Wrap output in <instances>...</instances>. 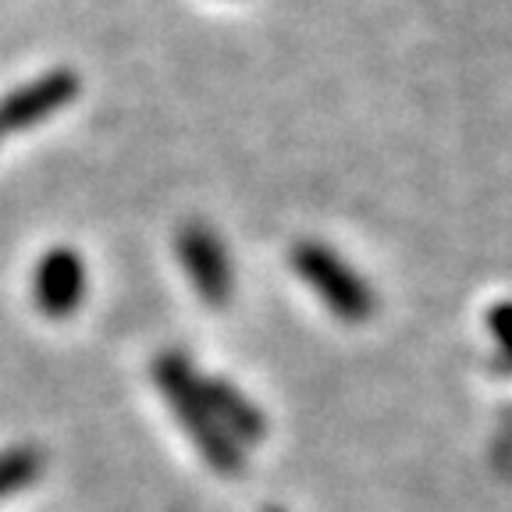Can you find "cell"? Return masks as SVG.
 <instances>
[{
  "label": "cell",
  "mask_w": 512,
  "mask_h": 512,
  "mask_svg": "<svg viewBox=\"0 0 512 512\" xmlns=\"http://www.w3.org/2000/svg\"><path fill=\"white\" fill-rule=\"evenodd\" d=\"M153 381H157L164 402L175 409L182 431L192 438V445L200 448V456L207 459L210 470L224 473V477L242 473V466H246L242 448L214 420L207 399H203L200 374H196V367L185 360L182 352H160L157 363H153Z\"/></svg>",
  "instance_id": "6da1fadb"
},
{
  "label": "cell",
  "mask_w": 512,
  "mask_h": 512,
  "mask_svg": "<svg viewBox=\"0 0 512 512\" xmlns=\"http://www.w3.org/2000/svg\"><path fill=\"white\" fill-rule=\"evenodd\" d=\"M292 267L342 324H363L377 313L374 288L324 242H296Z\"/></svg>",
  "instance_id": "7a4b0ae2"
},
{
  "label": "cell",
  "mask_w": 512,
  "mask_h": 512,
  "mask_svg": "<svg viewBox=\"0 0 512 512\" xmlns=\"http://www.w3.org/2000/svg\"><path fill=\"white\" fill-rule=\"evenodd\" d=\"M175 246H178V260H182L185 274H189L192 288H196V296L207 306H214V310L232 303V296H235L232 256H228L224 242L210 232L207 224H200V221L182 224Z\"/></svg>",
  "instance_id": "3957f363"
},
{
  "label": "cell",
  "mask_w": 512,
  "mask_h": 512,
  "mask_svg": "<svg viewBox=\"0 0 512 512\" xmlns=\"http://www.w3.org/2000/svg\"><path fill=\"white\" fill-rule=\"evenodd\" d=\"M82 89V79L72 68H54L36 79L22 82L0 100V132H25V128L43 125L57 111L72 104Z\"/></svg>",
  "instance_id": "277c9868"
},
{
  "label": "cell",
  "mask_w": 512,
  "mask_h": 512,
  "mask_svg": "<svg viewBox=\"0 0 512 512\" xmlns=\"http://www.w3.org/2000/svg\"><path fill=\"white\" fill-rule=\"evenodd\" d=\"M89 292V271L72 246H54L32 271V299L43 317L68 320Z\"/></svg>",
  "instance_id": "5b68a950"
},
{
  "label": "cell",
  "mask_w": 512,
  "mask_h": 512,
  "mask_svg": "<svg viewBox=\"0 0 512 512\" xmlns=\"http://www.w3.org/2000/svg\"><path fill=\"white\" fill-rule=\"evenodd\" d=\"M203 399H207L210 413H214L217 424L228 431V438L239 445V441H264L267 438V416L246 399V395L228 381H217V377H200Z\"/></svg>",
  "instance_id": "8992f818"
},
{
  "label": "cell",
  "mask_w": 512,
  "mask_h": 512,
  "mask_svg": "<svg viewBox=\"0 0 512 512\" xmlns=\"http://www.w3.org/2000/svg\"><path fill=\"white\" fill-rule=\"evenodd\" d=\"M43 466V452L36 445H11L0 452V502H8L11 495L32 488L40 480Z\"/></svg>",
  "instance_id": "52a82bcc"
},
{
  "label": "cell",
  "mask_w": 512,
  "mask_h": 512,
  "mask_svg": "<svg viewBox=\"0 0 512 512\" xmlns=\"http://www.w3.org/2000/svg\"><path fill=\"white\" fill-rule=\"evenodd\" d=\"M498 345H502V360H512V303H498L488 317Z\"/></svg>",
  "instance_id": "ba28073f"
},
{
  "label": "cell",
  "mask_w": 512,
  "mask_h": 512,
  "mask_svg": "<svg viewBox=\"0 0 512 512\" xmlns=\"http://www.w3.org/2000/svg\"><path fill=\"white\" fill-rule=\"evenodd\" d=\"M495 367H512V360H498Z\"/></svg>",
  "instance_id": "9c48e42d"
},
{
  "label": "cell",
  "mask_w": 512,
  "mask_h": 512,
  "mask_svg": "<svg viewBox=\"0 0 512 512\" xmlns=\"http://www.w3.org/2000/svg\"><path fill=\"white\" fill-rule=\"evenodd\" d=\"M267 512H281V509H267Z\"/></svg>",
  "instance_id": "30bf717a"
}]
</instances>
